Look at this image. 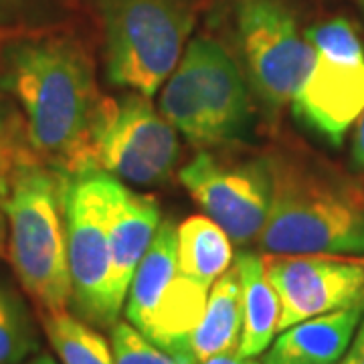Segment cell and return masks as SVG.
I'll list each match as a JSON object with an SVG mask.
<instances>
[{
    "mask_svg": "<svg viewBox=\"0 0 364 364\" xmlns=\"http://www.w3.org/2000/svg\"><path fill=\"white\" fill-rule=\"evenodd\" d=\"M0 87L21 107L33 150L45 166L65 176L95 170L91 132L102 95L77 41L28 33L4 43Z\"/></svg>",
    "mask_w": 364,
    "mask_h": 364,
    "instance_id": "cell-1",
    "label": "cell"
},
{
    "mask_svg": "<svg viewBox=\"0 0 364 364\" xmlns=\"http://www.w3.org/2000/svg\"><path fill=\"white\" fill-rule=\"evenodd\" d=\"M272 207L259 249L269 255H364V184L326 164L269 158Z\"/></svg>",
    "mask_w": 364,
    "mask_h": 364,
    "instance_id": "cell-2",
    "label": "cell"
},
{
    "mask_svg": "<svg viewBox=\"0 0 364 364\" xmlns=\"http://www.w3.org/2000/svg\"><path fill=\"white\" fill-rule=\"evenodd\" d=\"M67 176L45 164L21 168L6 200V257L26 296L45 314L71 304L65 229Z\"/></svg>",
    "mask_w": 364,
    "mask_h": 364,
    "instance_id": "cell-3",
    "label": "cell"
},
{
    "mask_svg": "<svg viewBox=\"0 0 364 364\" xmlns=\"http://www.w3.org/2000/svg\"><path fill=\"white\" fill-rule=\"evenodd\" d=\"M100 16L107 79L152 97L186 49L193 0H100Z\"/></svg>",
    "mask_w": 364,
    "mask_h": 364,
    "instance_id": "cell-4",
    "label": "cell"
},
{
    "mask_svg": "<svg viewBox=\"0 0 364 364\" xmlns=\"http://www.w3.org/2000/svg\"><path fill=\"white\" fill-rule=\"evenodd\" d=\"M314 63L296 91L291 107L299 122L340 146L364 109V47L346 18L306 31Z\"/></svg>",
    "mask_w": 364,
    "mask_h": 364,
    "instance_id": "cell-5",
    "label": "cell"
},
{
    "mask_svg": "<svg viewBox=\"0 0 364 364\" xmlns=\"http://www.w3.org/2000/svg\"><path fill=\"white\" fill-rule=\"evenodd\" d=\"M112 176L90 170L67 176L65 229L67 263L73 312L91 326L116 324L117 308L112 291V255L107 241Z\"/></svg>",
    "mask_w": 364,
    "mask_h": 364,
    "instance_id": "cell-6",
    "label": "cell"
},
{
    "mask_svg": "<svg viewBox=\"0 0 364 364\" xmlns=\"http://www.w3.org/2000/svg\"><path fill=\"white\" fill-rule=\"evenodd\" d=\"M95 170L136 186H158L168 181L178 160V130L154 107L150 95L128 91L102 95L93 132Z\"/></svg>",
    "mask_w": 364,
    "mask_h": 364,
    "instance_id": "cell-7",
    "label": "cell"
},
{
    "mask_svg": "<svg viewBox=\"0 0 364 364\" xmlns=\"http://www.w3.org/2000/svg\"><path fill=\"white\" fill-rule=\"evenodd\" d=\"M235 18L249 87L263 112L277 117L312 67V45L286 0H237Z\"/></svg>",
    "mask_w": 364,
    "mask_h": 364,
    "instance_id": "cell-8",
    "label": "cell"
},
{
    "mask_svg": "<svg viewBox=\"0 0 364 364\" xmlns=\"http://www.w3.org/2000/svg\"><path fill=\"white\" fill-rule=\"evenodd\" d=\"M181 182L235 245H247L259 237L272 207L269 158L225 160L200 152L181 170Z\"/></svg>",
    "mask_w": 364,
    "mask_h": 364,
    "instance_id": "cell-9",
    "label": "cell"
},
{
    "mask_svg": "<svg viewBox=\"0 0 364 364\" xmlns=\"http://www.w3.org/2000/svg\"><path fill=\"white\" fill-rule=\"evenodd\" d=\"M282 316L277 332L364 301V261L342 255H273L265 259Z\"/></svg>",
    "mask_w": 364,
    "mask_h": 364,
    "instance_id": "cell-10",
    "label": "cell"
},
{
    "mask_svg": "<svg viewBox=\"0 0 364 364\" xmlns=\"http://www.w3.org/2000/svg\"><path fill=\"white\" fill-rule=\"evenodd\" d=\"M182 61L191 69L196 97L210 124L213 144L241 138L251 124V95L231 53L215 39L198 37L186 45Z\"/></svg>",
    "mask_w": 364,
    "mask_h": 364,
    "instance_id": "cell-11",
    "label": "cell"
},
{
    "mask_svg": "<svg viewBox=\"0 0 364 364\" xmlns=\"http://www.w3.org/2000/svg\"><path fill=\"white\" fill-rule=\"evenodd\" d=\"M160 225V208L152 196H144L126 188L112 176L107 241L112 255V291L122 310L132 277L150 247Z\"/></svg>",
    "mask_w": 364,
    "mask_h": 364,
    "instance_id": "cell-12",
    "label": "cell"
},
{
    "mask_svg": "<svg viewBox=\"0 0 364 364\" xmlns=\"http://www.w3.org/2000/svg\"><path fill=\"white\" fill-rule=\"evenodd\" d=\"M363 316L364 301L289 326L275 338L263 364H336Z\"/></svg>",
    "mask_w": 364,
    "mask_h": 364,
    "instance_id": "cell-13",
    "label": "cell"
},
{
    "mask_svg": "<svg viewBox=\"0 0 364 364\" xmlns=\"http://www.w3.org/2000/svg\"><path fill=\"white\" fill-rule=\"evenodd\" d=\"M176 272V225L166 219L158 225L154 239L132 277L126 298V318L144 336L150 334L160 308L168 298Z\"/></svg>",
    "mask_w": 364,
    "mask_h": 364,
    "instance_id": "cell-14",
    "label": "cell"
},
{
    "mask_svg": "<svg viewBox=\"0 0 364 364\" xmlns=\"http://www.w3.org/2000/svg\"><path fill=\"white\" fill-rule=\"evenodd\" d=\"M235 269L241 282L243 330L239 354L255 358L269 348L279 328L282 306L277 291L269 282L265 259L253 251H241L235 257Z\"/></svg>",
    "mask_w": 364,
    "mask_h": 364,
    "instance_id": "cell-15",
    "label": "cell"
},
{
    "mask_svg": "<svg viewBox=\"0 0 364 364\" xmlns=\"http://www.w3.org/2000/svg\"><path fill=\"white\" fill-rule=\"evenodd\" d=\"M241 330V282L235 265H231L210 287L205 312L186 342L184 352L195 360V364L210 356L239 352Z\"/></svg>",
    "mask_w": 364,
    "mask_h": 364,
    "instance_id": "cell-16",
    "label": "cell"
},
{
    "mask_svg": "<svg viewBox=\"0 0 364 364\" xmlns=\"http://www.w3.org/2000/svg\"><path fill=\"white\" fill-rule=\"evenodd\" d=\"M176 263L182 277L210 289L233 265V241L207 215L188 217L176 227Z\"/></svg>",
    "mask_w": 364,
    "mask_h": 364,
    "instance_id": "cell-17",
    "label": "cell"
},
{
    "mask_svg": "<svg viewBox=\"0 0 364 364\" xmlns=\"http://www.w3.org/2000/svg\"><path fill=\"white\" fill-rule=\"evenodd\" d=\"M160 112L188 142L196 146H208V148L215 146L210 124L196 97L191 69L182 61V57L176 69L164 81V87L160 93Z\"/></svg>",
    "mask_w": 364,
    "mask_h": 364,
    "instance_id": "cell-18",
    "label": "cell"
},
{
    "mask_svg": "<svg viewBox=\"0 0 364 364\" xmlns=\"http://www.w3.org/2000/svg\"><path fill=\"white\" fill-rule=\"evenodd\" d=\"M45 334L61 364H116L107 340L73 314H45Z\"/></svg>",
    "mask_w": 364,
    "mask_h": 364,
    "instance_id": "cell-19",
    "label": "cell"
},
{
    "mask_svg": "<svg viewBox=\"0 0 364 364\" xmlns=\"http://www.w3.org/2000/svg\"><path fill=\"white\" fill-rule=\"evenodd\" d=\"M39 348L25 299L0 279V364H21Z\"/></svg>",
    "mask_w": 364,
    "mask_h": 364,
    "instance_id": "cell-20",
    "label": "cell"
},
{
    "mask_svg": "<svg viewBox=\"0 0 364 364\" xmlns=\"http://www.w3.org/2000/svg\"><path fill=\"white\" fill-rule=\"evenodd\" d=\"M43 164L33 150L26 122L18 104L0 87V174L13 178L25 166Z\"/></svg>",
    "mask_w": 364,
    "mask_h": 364,
    "instance_id": "cell-21",
    "label": "cell"
},
{
    "mask_svg": "<svg viewBox=\"0 0 364 364\" xmlns=\"http://www.w3.org/2000/svg\"><path fill=\"white\" fill-rule=\"evenodd\" d=\"M116 364H195L186 352H170L148 340L130 322H116L112 330Z\"/></svg>",
    "mask_w": 364,
    "mask_h": 364,
    "instance_id": "cell-22",
    "label": "cell"
},
{
    "mask_svg": "<svg viewBox=\"0 0 364 364\" xmlns=\"http://www.w3.org/2000/svg\"><path fill=\"white\" fill-rule=\"evenodd\" d=\"M41 0H0V26L25 23L39 9Z\"/></svg>",
    "mask_w": 364,
    "mask_h": 364,
    "instance_id": "cell-23",
    "label": "cell"
},
{
    "mask_svg": "<svg viewBox=\"0 0 364 364\" xmlns=\"http://www.w3.org/2000/svg\"><path fill=\"white\" fill-rule=\"evenodd\" d=\"M11 193V178L0 174V257H6V239H9V221H6V200Z\"/></svg>",
    "mask_w": 364,
    "mask_h": 364,
    "instance_id": "cell-24",
    "label": "cell"
},
{
    "mask_svg": "<svg viewBox=\"0 0 364 364\" xmlns=\"http://www.w3.org/2000/svg\"><path fill=\"white\" fill-rule=\"evenodd\" d=\"M336 364H364V316L354 332L350 346L346 348L344 356Z\"/></svg>",
    "mask_w": 364,
    "mask_h": 364,
    "instance_id": "cell-25",
    "label": "cell"
},
{
    "mask_svg": "<svg viewBox=\"0 0 364 364\" xmlns=\"http://www.w3.org/2000/svg\"><path fill=\"white\" fill-rule=\"evenodd\" d=\"M352 160L356 168L364 172V109L354 122V134H352Z\"/></svg>",
    "mask_w": 364,
    "mask_h": 364,
    "instance_id": "cell-26",
    "label": "cell"
},
{
    "mask_svg": "<svg viewBox=\"0 0 364 364\" xmlns=\"http://www.w3.org/2000/svg\"><path fill=\"white\" fill-rule=\"evenodd\" d=\"M198 364H261L255 358H247V356H241L239 352H229V354H219V356H210L207 360Z\"/></svg>",
    "mask_w": 364,
    "mask_h": 364,
    "instance_id": "cell-27",
    "label": "cell"
},
{
    "mask_svg": "<svg viewBox=\"0 0 364 364\" xmlns=\"http://www.w3.org/2000/svg\"><path fill=\"white\" fill-rule=\"evenodd\" d=\"M21 364H59L55 358H53L51 354H47V352H39V354H35V356H28L25 363Z\"/></svg>",
    "mask_w": 364,
    "mask_h": 364,
    "instance_id": "cell-28",
    "label": "cell"
},
{
    "mask_svg": "<svg viewBox=\"0 0 364 364\" xmlns=\"http://www.w3.org/2000/svg\"><path fill=\"white\" fill-rule=\"evenodd\" d=\"M360 2V9H363V13H364V0H358Z\"/></svg>",
    "mask_w": 364,
    "mask_h": 364,
    "instance_id": "cell-29",
    "label": "cell"
}]
</instances>
